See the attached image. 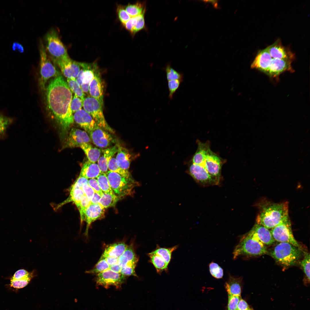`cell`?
Returning <instances> with one entry per match:
<instances>
[{
	"label": "cell",
	"mask_w": 310,
	"mask_h": 310,
	"mask_svg": "<svg viewBox=\"0 0 310 310\" xmlns=\"http://www.w3.org/2000/svg\"><path fill=\"white\" fill-rule=\"evenodd\" d=\"M72 92L63 77L59 75L49 82L46 89L47 107L63 133H67L74 121L70 105Z\"/></svg>",
	"instance_id": "cell-1"
},
{
	"label": "cell",
	"mask_w": 310,
	"mask_h": 310,
	"mask_svg": "<svg viewBox=\"0 0 310 310\" xmlns=\"http://www.w3.org/2000/svg\"><path fill=\"white\" fill-rule=\"evenodd\" d=\"M256 223L268 229H271L289 217L287 202L274 203L262 202L259 206Z\"/></svg>",
	"instance_id": "cell-2"
},
{
	"label": "cell",
	"mask_w": 310,
	"mask_h": 310,
	"mask_svg": "<svg viewBox=\"0 0 310 310\" xmlns=\"http://www.w3.org/2000/svg\"><path fill=\"white\" fill-rule=\"evenodd\" d=\"M267 252L265 245L249 231L241 238L235 247L233 258L236 259L241 257L260 255Z\"/></svg>",
	"instance_id": "cell-3"
},
{
	"label": "cell",
	"mask_w": 310,
	"mask_h": 310,
	"mask_svg": "<svg viewBox=\"0 0 310 310\" xmlns=\"http://www.w3.org/2000/svg\"><path fill=\"white\" fill-rule=\"evenodd\" d=\"M301 249L288 243H279L269 252L278 263L285 267L296 264L303 255Z\"/></svg>",
	"instance_id": "cell-4"
},
{
	"label": "cell",
	"mask_w": 310,
	"mask_h": 310,
	"mask_svg": "<svg viewBox=\"0 0 310 310\" xmlns=\"http://www.w3.org/2000/svg\"><path fill=\"white\" fill-rule=\"evenodd\" d=\"M44 47L47 55L58 66L71 58L57 32L52 29L44 37Z\"/></svg>",
	"instance_id": "cell-5"
},
{
	"label": "cell",
	"mask_w": 310,
	"mask_h": 310,
	"mask_svg": "<svg viewBox=\"0 0 310 310\" xmlns=\"http://www.w3.org/2000/svg\"><path fill=\"white\" fill-rule=\"evenodd\" d=\"M114 193L120 199L131 194L133 189L139 184L131 177H125L117 173L108 171L106 173Z\"/></svg>",
	"instance_id": "cell-6"
},
{
	"label": "cell",
	"mask_w": 310,
	"mask_h": 310,
	"mask_svg": "<svg viewBox=\"0 0 310 310\" xmlns=\"http://www.w3.org/2000/svg\"><path fill=\"white\" fill-rule=\"evenodd\" d=\"M83 107L84 109L91 116L97 126L111 133L114 132L104 118L103 105L97 100L90 96H87L84 100Z\"/></svg>",
	"instance_id": "cell-7"
},
{
	"label": "cell",
	"mask_w": 310,
	"mask_h": 310,
	"mask_svg": "<svg viewBox=\"0 0 310 310\" xmlns=\"http://www.w3.org/2000/svg\"><path fill=\"white\" fill-rule=\"evenodd\" d=\"M39 49L40 74L39 84L41 89L44 90L46 89L45 84L48 80L50 78L56 77L59 75L47 54L42 40L40 41Z\"/></svg>",
	"instance_id": "cell-8"
},
{
	"label": "cell",
	"mask_w": 310,
	"mask_h": 310,
	"mask_svg": "<svg viewBox=\"0 0 310 310\" xmlns=\"http://www.w3.org/2000/svg\"><path fill=\"white\" fill-rule=\"evenodd\" d=\"M270 232L275 241L288 243L301 249L293 235L289 217L271 229Z\"/></svg>",
	"instance_id": "cell-9"
},
{
	"label": "cell",
	"mask_w": 310,
	"mask_h": 310,
	"mask_svg": "<svg viewBox=\"0 0 310 310\" xmlns=\"http://www.w3.org/2000/svg\"><path fill=\"white\" fill-rule=\"evenodd\" d=\"M222 159L209 148L202 161L199 164L204 166L210 175L220 184L221 180Z\"/></svg>",
	"instance_id": "cell-10"
},
{
	"label": "cell",
	"mask_w": 310,
	"mask_h": 310,
	"mask_svg": "<svg viewBox=\"0 0 310 310\" xmlns=\"http://www.w3.org/2000/svg\"><path fill=\"white\" fill-rule=\"evenodd\" d=\"M187 172L198 184L204 187L218 185L219 183L203 166L190 162Z\"/></svg>",
	"instance_id": "cell-11"
},
{
	"label": "cell",
	"mask_w": 310,
	"mask_h": 310,
	"mask_svg": "<svg viewBox=\"0 0 310 310\" xmlns=\"http://www.w3.org/2000/svg\"><path fill=\"white\" fill-rule=\"evenodd\" d=\"M125 276L109 269L97 274L95 281L97 285L108 288L111 286L119 288L124 282Z\"/></svg>",
	"instance_id": "cell-12"
},
{
	"label": "cell",
	"mask_w": 310,
	"mask_h": 310,
	"mask_svg": "<svg viewBox=\"0 0 310 310\" xmlns=\"http://www.w3.org/2000/svg\"><path fill=\"white\" fill-rule=\"evenodd\" d=\"M99 203L91 204L87 208L79 211L81 223L85 221L87 224L85 235L88 237V230L91 224L103 218L105 210Z\"/></svg>",
	"instance_id": "cell-13"
},
{
	"label": "cell",
	"mask_w": 310,
	"mask_h": 310,
	"mask_svg": "<svg viewBox=\"0 0 310 310\" xmlns=\"http://www.w3.org/2000/svg\"><path fill=\"white\" fill-rule=\"evenodd\" d=\"M110 132L96 125L88 134L91 141L97 147L106 148L115 143V139Z\"/></svg>",
	"instance_id": "cell-14"
},
{
	"label": "cell",
	"mask_w": 310,
	"mask_h": 310,
	"mask_svg": "<svg viewBox=\"0 0 310 310\" xmlns=\"http://www.w3.org/2000/svg\"><path fill=\"white\" fill-rule=\"evenodd\" d=\"M91 142L89 135L84 130L74 128H71L65 142V147L73 148L80 147L84 143Z\"/></svg>",
	"instance_id": "cell-15"
},
{
	"label": "cell",
	"mask_w": 310,
	"mask_h": 310,
	"mask_svg": "<svg viewBox=\"0 0 310 310\" xmlns=\"http://www.w3.org/2000/svg\"><path fill=\"white\" fill-rule=\"evenodd\" d=\"M292 60L272 58L270 65L266 73L269 76L275 77L285 71H293L291 66Z\"/></svg>",
	"instance_id": "cell-16"
},
{
	"label": "cell",
	"mask_w": 310,
	"mask_h": 310,
	"mask_svg": "<svg viewBox=\"0 0 310 310\" xmlns=\"http://www.w3.org/2000/svg\"><path fill=\"white\" fill-rule=\"evenodd\" d=\"M74 121L88 133L97 125L91 116L81 109L73 114Z\"/></svg>",
	"instance_id": "cell-17"
},
{
	"label": "cell",
	"mask_w": 310,
	"mask_h": 310,
	"mask_svg": "<svg viewBox=\"0 0 310 310\" xmlns=\"http://www.w3.org/2000/svg\"><path fill=\"white\" fill-rule=\"evenodd\" d=\"M89 93L90 96L97 100L103 105V86L98 68L90 84Z\"/></svg>",
	"instance_id": "cell-18"
},
{
	"label": "cell",
	"mask_w": 310,
	"mask_h": 310,
	"mask_svg": "<svg viewBox=\"0 0 310 310\" xmlns=\"http://www.w3.org/2000/svg\"><path fill=\"white\" fill-rule=\"evenodd\" d=\"M272 58L266 48L261 51L257 54L251 65V67L266 73L270 65Z\"/></svg>",
	"instance_id": "cell-19"
},
{
	"label": "cell",
	"mask_w": 310,
	"mask_h": 310,
	"mask_svg": "<svg viewBox=\"0 0 310 310\" xmlns=\"http://www.w3.org/2000/svg\"><path fill=\"white\" fill-rule=\"evenodd\" d=\"M82 62L73 61L70 59L59 65L63 75L67 78L75 79L82 68Z\"/></svg>",
	"instance_id": "cell-20"
},
{
	"label": "cell",
	"mask_w": 310,
	"mask_h": 310,
	"mask_svg": "<svg viewBox=\"0 0 310 310\" xmlns=\"http://www.w3.org/2000/svg\"><path fill=\"white\" fill-rule=\"evenodd\" d=\"M119 145L118 144L102 150L97 162L101 173H106L108 171V165L110 160L117 152Z\"/></svg>",
	"instance_id": "cell-21"
},
{
	"label": "cell",
	"mask_w": 310,
	"mask_h": 310,
	"mask_svg": "<svg viewBox=\"0 0 310 310\" xmlns=\"http://www.w3.org/2000/svg\"><path fill=\"white\" fill-rule=\"evenodd\" d=\"M250 231L265 245H271L275 242L270 230L262 225L255 223Z\"/></svg>",
	"instance_id": "cell-22"
},
{
	"label": "cell",
	"mask_w": 310,
	"mask_h": 310,
	"mask_svg": "<svg viewBox=\"0 0 310 310\" xmlns=\"http://www.w3.org/2000/svg\"><path fill=\"white\" fill-rule=\"evenodd\" d=\"M267 49L271 57L273 58L292 60L294 55L279 41L268 46Z\"/></svg>",
	"instance_id": "cell-23"
},
{
	"label": "cell",
	"mask_w": 310,
	"mask_h": 310,
	"mask_svg": "<svg viewBox=\"0 0 310 310\" xmlns=\"http://www.w3.org/2000/svg\"><path fill=\"white\" fill-rule=\"evenodd\" d=\"M242 279L241 277H235L229 275L225 282V287L228 295L241 296Z\"/></svg>",
	"instance_id": "cell-24"
},
{
	"label": "cell",
	"mask_w": 310,
	"mask_h": 310,
	"mask_svg": "<svg viewBox=\"0 0 310 310\" xmlns=\"http://www.w3.org/2000/svg\"><path fill=\"white\" fill-rule=\"evenodd\" d=\"M138 260L133 246H127L123 254L119 258L118 263L121 267L127 265L136 266Z\"/></svg>",
	"instance_id": "cell-25"
},
{
	"label": "cell",
	"mask_w": 310,
	"mask_h": 310,
	"mask_svg": "<svg viewBox=\"0 0 310 310\" xmlns=\"http://www.w3.org/2000/svg\"><path fill=\"white\" fill-rule=\"evenodd\" d=\"M101 173L97 164L91 162L88 160L83 164L79 176L88 179L95 178Z\"/></svg>",
	"instance_id": "cell-26"
},
{
	"label": "cell",
	"mask_w": 310,
	"mask_h": 310,
	"mask_svg": "<svg viewBox=\"0 0 310 310\" xmlns=\"http://www.w3.org/2000/svg\"><path fill=\"white\" fill-rule=\"evenodd\" d=\"M131 155L128 150L119 145L116 159L119 166L121 168L128 170L131 162Z\"/></svg>",
	"instance_id": "cell-27"
},
{
	"label": "cell",
	"mask_w": 310,
	"mask_h": 310,
	"mask_svg": "<svg viewBox=\"0 0 310 310\" xmlns=\"http://www.w3.org/2000/svg\"><path fill=\"white\" fill-rule=\"evenodd\" d=\"M127 246L121 242L110 245L105 248L102 256L119 258L124 253Z\"/></svg>",
	"instance_id": "cell-28"
},
{
	"label": "cell",
	"mask_w": 310,
	"mask_h": 310,
	"mask_svg": "<svg viewBox=\"0 0 310 310\" xmlns=\"http://www.w3.org/2000/svg\"><path fill=\"white\" fill-rule=\"evenodd\" d=\"M84 151L88 160L90 161L96 163L99 158L102 150L95 147L90 143H84L80 147Z\"/></svg>",
	"instance_id": "cell-29"
},
{
	"label": "cell",
	"mask_w": 310,
	"mask_h": 310,
	"mask_svg": "<svg viewBox=\"0 0 310 310\" xmlns=\"http://www.w3.org/2000/svg\"><path fill=\"white\" fill-rule=\"evenodd\" d=\"M148 255L158 273H160L167 270L168 264L163 257L153 251L149 253Z\"/></svg>",
	"instance_id": "cell-30"
},
{
	"label": "cell",
	"mask_w": 310,
	"mask_h": 310,
	"mask_svg": "<svg viewBox=\"0 0 310 310\" xmlns=\"http://www.w3.org/2000/svg\"><path fill=\"white\" fill-rule=\"evenodd\" d=\"M120 199L114 193L103 192L99 204L104 209L114 206Z\"/></svg>",
	"instance_id": "cell-31"
},
{
	"label": "cell",
	"mask_w": 310,
	"mask_h": 310,
	"mask_svg": "<svg viewBox=\"0 0 310 310\" xmlns=\"http://www.w3.org/2000/svg\"><path fill=\"white\" fill-rule=\"evenodd\" d=\"M124 8L131 17H135L141 15L145 13V4L140 2L133 4H128Z\"/></svg>",
	"instance_id": "cell-32"
},
{
	"label": "cell",
	"mask_w": 310,
	"mask_h": 310,
	"mask_svg": "<svg viewBox=\"0 0 310 310\" xmlns=\"http://www.w3.org/2000/svg\"><path fill=\"white\" fill-rule=\"evenodd\" d=\"M85 195L82 188L71 187L69 197L58 207L71 202H73L77 206L80 203L82 197Z\"/></svg>",
	"instance_id": "cell-33"
},
{
	"label": "cell",
	"mask_w": 310,
	"mask_h": 310,
	"mask_svg": "<svg viewBox=\"0 0 310 310\" xmlns=\"http://www.w3.org/2000/svg\"><path fill=\"white\" fill-rule=\"evenodd\" d=\"M36 273L35 271H33L30 272L28 276L24 278L18 280L11 278V286L16 288H21L25 287L36 275Z\"/></svg>",
	"instance_id": "cell-34"
},
{
	"label": "cell",
	"mask_w": 310,
	"mask_h": 310,
	"mask_svg": "<svg viewBox=\"0 0 310 310\" xmlns=\"http://www.w3.org/2000/svg\"><path fill=\"white\" fill-rule=\"evenodd\" d=\"M109 171L116 172L127 178L131 177L128 170L120 168L118 166L116 158H112L109 161L108 165Z\"/></svg>",
	"instance_id": "cell-35"
},
{
	"label": "cell",
	"mask_w": 310,
	"mask_h": 310,
	"mask_svg": "<svg viewBox=\"0 0 310 310\" xmlns=\"http://www.w3.org/2000/svg\"><path fill=\"white\" fill-rule=\"evenodd\" d=\"M67 82L68 87L71 92H73L75 95L80 98L83 102L85 98L84 94L75 79L67 78Z\"/></svg>",
	"instance_id": "cell-36"
},
{
	"label": "cell",
	"mask_w": 310,
	"mask_h": 310,
	"mask_svg": "<svg viewBox=\"0 0 310 310\" xmlns=\"http://www.w3.org/2000/svg\"><path fill=\"white\" fill-rule=\"evenodd\" d=\"M97 179L102 192L114 193L106 173L101 172L97 177Z\"/></svg>",
	"instance_id": "cell-37"
},
{
	"label": "cell",
	"mask_w": 310,
	"mask_h": 310,
	"mask_svg": "<svg viewBox=\"0 0 310 310\" xmlns=\"http://www.w3.org/2000/svg\"><path fill=\"white\" fill-rule=\"evenodd\" d=\"M164 69L168 81L173 80H179L183 81V74L173 68L170 64L167 65Z\"/></svg>",
	"instance_id": "cell-38"
},
{
	"label": "cell",
	"mask_w": 310,
	"mask_h": 310,
	"mask_svg": "<svg viewBox=\"0 0 310 310\" xmlns=\"http://www.w3.org/2000/svg\"><path fill=\"white\" fill-rule=\"evenodd\" d=\"M13 121L12 118L0 113V138L5 137L7 129Z\"/></svg>",
	"instance_id": "cell-39"
},
{
	"label": "cell",
	"mask_w": 310,
	"mask_h": 310,
	"mask_svg": "<svg viewBox=\"0 0 310 310\" xmlns=\"http://www.w3.org/2000/svg\"><path fill=\"white\" fill-rule=\"evenodd\" d=\"M110 266L105 258L101 256L94 268L92 270L87 271L86 272L88 273L98 274L109 269Z\"/></svg>",
	"instance_id": "cell-40"
},
{
	"label": "cell",
	"mask_w": 310,
	"mask_h": 310,
	"mask_svg": "<svg viewBox=\"0 0 310 310\" xmlns=\"http://www.w3.org/2000/svg\"><path fill=\"white\" fill-rule=\"evenodd\" d=\"M303 259L300 263L301 266L305 274L307 283L310 281V255L309 253L304 252Z\"/></svg>",
	"instance_id": "cell-41"
},
{
	"label": "cell",
	"mask_w": 310,
	"mask_h": 310,
	"mask_svg": "<svg viewBox=\"0 0 310 310\" xmlns=\"http://www.w3.org/2000/svg\"><path fill=\"white\" fill-rule=\"evenodd\" d=\"M209 269L211 275L214 278L219 279L222 278L223 270L217 264L212 262L209 264Z\"/></svg>",
	"instance_id": "cell-42"
},
{
	"label": "cell",
	"mask_w": 310,
	"mask_h": 310,
	"mask_svg": "<svg viewBox=\"0 0 310 310\" xmlns=\"http://www.w3.org/2000/svg\"><path fill=\"white\" fill-rule=\"evenodd\" d=\"M183 82V81L179 80H173L168 81V97L170 100L173 99V95L178 89Z\"/></svg>",
	"instance_id": "cell-43"
},
{
	"label": "cell",
	"mask_w": 310,
	"mask_h": 310,
	"mask_svg": "<svg viewBox=\"0 0 310 310\" xmlns=\"http://www.w3.org/2000/svg\"><path fill=\"white\" fill-rule=\"evenodd\" d=\"M145 13L136 16V22L131 33L133 35L144 29L145 27Z\"/></svg>",
	"instance_id": "cell-44"
},
{
	"label": "cell",
	"mask_w": 310,
	"mask_h": 310,
	"mask_svg": "<svg viewBox=\"0 0 310 310\" xmlns=\"http://www.w3.org/2000/svg\"><path fill=\"white\" fill-rule=\"evenodd\" d=\"M117 11L119 19L123 24L131 18L126 11L124 7L121 5H117Z\"/></svg>",
	"instance_id": "cell-45"
},
{
	"label": "cell",
	"mask_w": 310,
	"mask_h": 310,
	"mask_svg": "<svg viewBox=\"0 0 310 310\" xmlns=\"http://www.w3.org/2000/svg\"><path fill=\"white\" fill-rule=\"evenodd\" d=\"M83 102L80 98L74 94L70 105V109L73 114L82 109L83 106Z\"/></svg>",
	"instance_id": "cell-46"
},
{
	"label": "cell",
	"mask_w": 310,
	"mask_h": 310,
	"mask_svg": "<svg viewBox=\"0 0 310 310\" xmlns=\"http://www.w3.org/2000/svg\"><path fill=\"white\" fill-rule=\"evenodd\" d=\"M228 310H237L241 296L228 295Z\"/></svg>",
	"instance_id": "cell-47"
},
{
	"label": "cell",
	"mask_w": 310,
	"mask_h": 310,
	"mask_svg": "<svg viewBox=\"0 0 310 310\" xmlns=\"http://www.w3.org/2000/svg\"><path fill=\"white\" fill-rule=\"evenodd\" d=\"M135 265H129L122 267L120 273L125 276H137L135 271Z\"/></svg>",
	"instance_id": "cell-48"
},
{
	"label": "cell",
	"mask_w": 310,
	"mask_h": 310,
	"mask_svg": "<svg viewBox=\"0 0 310 310\" xmlns=\"http://www.w3.org/2000/svg\"><path fill=\"white\" fill-rule=\"evenodd\" d=\"M82 188L84 195L87 197L90 202L95 193L94 191L88 184L83 185Z\"/></svg>",
	"instance_id": "cell-49"
},
{
	"label": "cell",
	"mask_w": 310,
	"mask_h": 310,
	"mask_svg": "<svg viewBox=\"0 0 310 310\" xmlns=\"http://www.w3.org/2000/svg\"><path fill=\"white\" fill-rule=\"evenodd\" d=\"M85 184H88V179L84 177L79 176L71 187L82 188V185Z\"/></svg>",
	"instance_id": "cell-50"
},
{
	"label": "cell",
	"mask_w": 310,
	"mask_h": 310,
	"mask_svg": "<svg viewBox=\"0 0 310 310\" xmlns=\"http://www.w3.org/2000/svg\"><path fill=\"white\" fill-rule=\"evenodd\" d=\"M90 204L91 202L87 197L84 195L81 199L79 204L76 206L80 211L87 208Z\"/></svg>",
	"instance_id": "cell-51"
},
{
	"label": "cell",
	"mask_w": 310,
	"mask_h": 310,
	"mask_svg": "<svg viewBox=\"0 0 310 310\" xmlns=\"http://www.w3.org/2000/svg\"><path fill=\"white\" fill-rule=\"evenodd\" d=\"M30 273V272H29L24 269L19 270L16 272L11 278L16 280L19 279L27 276Z\"/></svg>",
	"instance_id": "cell-52"
},
{
	"label": "cell",
	"mask_w": 310,
	"mask_h": 310,
	"mask_svg": "<svg viewBox=\"0 0 310 310\" xmlns=\"http://www.w3.org/2000/svg\"><path fill=\"white\" fill-rule=\"evenodd\" d=\"M88 184L93 189L95 192L102 193L99 187L97 180L95 178L88 179Z\"/></svg>",
	"instance_id": "cell-53"
},
{
	"label": "cell",
	"mask_w": 310,
	"mask_h": 310,
	"mask_svg": "<svg viewBox=\"0 0 310 310\" xmlns=\"http://www.w3.org/2000/svg\"><path fill=\"white\" fill-rule=\"evenodd\" d=\"M237 310H253V309L245 300L241 298L238 303Z\"/></svg>",
	"instance_id": "cell-54"
},
{
	"label": "cell",
	"mask_w": 310,
	"mask_h": 310,
	"mask_svg": "<svg viewBox=\"0 0 310 310\" xmlns=\"http://www.w3.org/2000/svg\"><path fill=\"white\" fill-rule=\"evenodd\" d=\"M135 21V17H131L129 20L123 25L126 29L131 33L134 26Z\"/></svg>",
	"instance_id": "cell-55"
},
{
	"label": "cell",
	"mask_w": 310,
	"mask_h": 310,
	"mask_svg": "<svg viewBox=\"0 0 310 310\" xmlns=\"http://www.w3.org/2000/svg\"><path fill=\"white\" fill-rule=\"evenodd\" d=\"M12 48L13 51H18L21 53H24V51L22 45L16 41L14 42L13 43Z\"/></svg>",
	"instance_id": "cell-56"
},
{
	"label": "cell",
	"mask_w": 310,
	"mask_h": 310,
	"mask_svg": "<svg viewBox=\"0 0 310 310\" xmlns=\"http://www.w3.org/2000/svg\"><path fill=\"white\" fill-rule=\"evenodd\" d=\"M102 193H99L95 192L93 196L90 201L91 204H98L99 201L101 197Z\"/></svg>",
	"instance_id": "cell-57"
},
{
	"label": "cell",
	"mask_w": 310,
	"mask_h": 310,
	"mask_svg": "<svg viewBox=\"0 0 310 310\" xmlns=\"http://www.w3.org/2000/svg\"><path fill=\"white\" fill-rule=\"evenodd\" d=\"M103 257L105 258L107 263L110 266L118 263L119 258L109 256Z\"/></svg>",
	"instance_id": "cell-58"
},
{
	"label": "cell",
	"mask_w": 310,
	"mask_h": 310,
	"mask_svg": "<svg viewBox=\"0 0 310 310\" xmlns=\"http://www.w3.org/2000/svg\"><path fill=\"white\" fill-rule=\"evenodd\" d=\"M121 268L122 267L117 263L110 266L109 269L114 272L120 273Z\"/></svg>",
	"instance_id": "cell-59"
},
{
	"label": "cell",
	"mask_w": 310,
	"mask_h": 310,
	"mask_svg": "<svg viewBox=\"0 0 310 310\" xmlns=\"http://www.w3.org/2000/svg\"><path fill=\"white\" fill-rule=\"evenodd\" d=\"M81 87L84 93L89 94V85L87 84H82ZM90 95V94H89Z\"/></svg>",
	"instance_id": "cell-60"
},
{
	"label": "cell",
	"mask_w": 310,
	"mask_h": 310,
	"mask_svg": "<svg viewBox=\"0 0 310 310\" xmlns=\"http://www.w3.org/2000/svg\"><path fill=\"white\" fill-rule=\"evenodd\" d=\"M206 1V2H211V3H213L214 4V7H217V3L216 2V1H216V0H207V1L206 0V1Z\"/></svg>",
	"instance_id": "cell-61"
}]
</instances>
